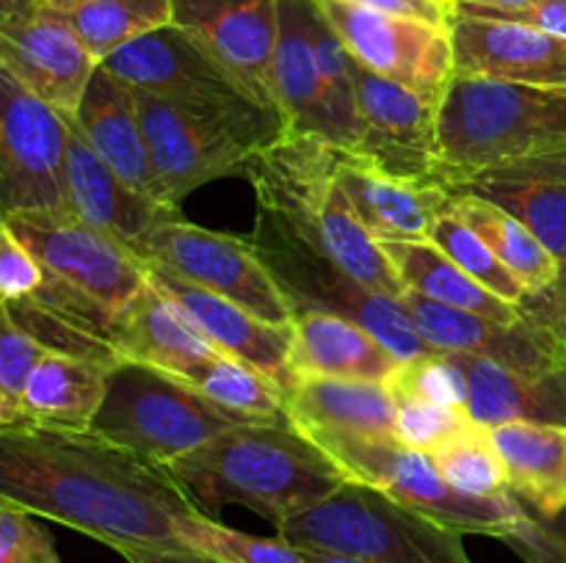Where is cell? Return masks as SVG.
<instances>
[{
	"instance_id": "obj_1",
	"label": "cell",
	"mask_w": 566,
	"mask_h": 563,
	"mask_svg": "<svg viewBox=\"0 0 566 563\" xmlns=\"http://www.w3.org/2000/svg\"><path fill=\"white\" fill-rule=\"evenodd\" d=\"M0 502L125 546L180 550V524L199 508L169 469L92 431L0 425Z\"/></svg>"
},
{
	"instance_id": "obj_2",
	"label": "cell",
	"mask_w": 566,
	"mask_h": 563,
	"mask_svg": "<svg viewBox=\"0 0 566 563\" xmlns=\"http://www.w3.org/2000/svg\"><path fill=\"white\" fill-rule=\"evenodd\" d=\"M202 513L252 508L274 528L346 484L343 469L310 436L282 423H249L164 464Z\"/></svg>"
},
{
	"instance_id": "obj_3",
	"label": "cell",
	"mask_w": 566,
	"mask_h": 563,
	"mask_svg": "<svg viewBox=\"0 0 566 563\" xmlns=\"http://www.w3.org/2000/svg\"><path fill=\"white\" fill-rule=\"evenodd\" d=\"M337 163L340 149L324 138L282 132L249 158L241 174L252 182L258 210L282 221L359 285L401 301L407 287L379 241L354 213L337 180Z\"/></svg>"
},
{
	"instance_id": "obj_4",
	"label": "cell",
	"mask_w": 566,
	"mask_h": 563,
	"mask_svg": "<svg viewBox=\"0 0 566 563\" xmlns=\"http://www.w3.org/2000/svg\"><path fill=\"white\" fill-rule=\"evenodd\" d=\"M566 147V88L453 75L437 105V152L448 188Z\"/></svg>"
},
{
	"instance_id": "obj_5",
	"label": "cell",
	"mask_w": 566,
	"mask_h": 563,
	"mask_svg": "<svg viewBox=\"0 0 566 563\" xmlns=\"http://www.w3.org/2000/svg\"><path fill=\"white\" fill-rule=\"evenodd\" d=\"M276 535L302 550L370 563H473L462 533L354 480L282 522Z\"/></svg>"
},
{
	"instance_id": "obj_6",
	"label": "cell",
	"mask_w": 566,
	"mask_h": 563,
	"mask_svg": "<svg viewBox=\"0 0 566 563\" xmlns=\"http://www.w3.org/2000/svg\"><path fill=\"white\" fill-rule=\"evenodd\" d=\"M249 423L260 419L219 406L177 375L122 359L108 370L105 401L88 431L149 461L169 464Z\"/></svg>"
},
{
	"instance_id": "obj_7",
	"label": "cell",
	"mask_w": 566,
	"mask_h": 563,
	"mask_svg": "<svg viewBox=\"0 0 566 563\" xmlns=\"http://www.w3.org/2000/svg\"><path fill=\"white\" fill-rule=\"evenodd\" d=\"M315 445L354 484L370 486L390 500L423 513L453 533L506 539L528 511L506 491L497 497H470L446 484L431 456L398 445L392 436H313Z\"/></svg>"
},
{
	"instance_id": "obj_8",
	"label": "cell",
	"mask_w": 566,
	"mask_h": 563,
	"mask_svg": "<svg viewBox=\"0 0 566 563\" xmlns=\"http://www.w3.org/2000/svg\"><path fill=\"white\" fill-rule=\"evenodd\" d=\"M99 66L119 77L125 86L142 88L180 108L221 121L258 152L285 132L276 110L254 103L216 61H210L175 25L144 33L136 42L125 44L99 61Z\"/></svg>"
},
{
	"instance_id": "obj_9",
	"label": "cell",
	"mask_w": 566,
	"mask_h": 563,
	"mask_svg": "<svg viewBox=\"0 0 566 563\" xmlns=\"http://www.w3.org/2000/svg\"><path fill=\"white\" fill-rule=\"evenodd\" d=\"M247 243L263 259L269 274L291 301L293 312L313 309V312H329L354 320L368 329L398 362L434 353V348L418 334L398 298L359 285L340 265L293 235L282 221H276L265 210H258L254 230Z\"/></svg>"
},
{
	"instance_id": "obj_10",
	"label": "cell",
	"mask_w": 566,
	"mask_h": 563,
	"mask_svg": "<svg viewBox=\"0 0 566 563\" xmlns=\"http://www.w3.org/2000/svg\"><path fill=\"white\" fill-rule=\"evenodd\" d=\"M133 254L238 304L265 323L291 326L296 318L263 259L241 237L169 215L136 243Z\"/></svg>"
},
{
	"instance_id": "obj_11",
	"label": "cell",
	"mask_w": 566,
	"mask_h": 563,
	"mask_svg": "<svg viewBox=\"0 0 566 563\" xmlns=\"http://www.w3.org/2000/svg\"><path fill=\"white\" fill-rule=\"evenodd\" d=\"M66 116L0 66V215H70Z\"/></svg>"
},
{
	"instance_id": "obj_12",
	"label": "cell",
	"mask_w": 566,
	"mask_h": 563,
	"mask_svg": "<svg viewBox=\"0 0 566 563\" xmlns=\"http://www.w3.org/2000/svg\"><path fill=\"white\" fill-rule=\"evenodd\" d=\"M363 138L352 149L354 160L392 180L415 185H442L437 152V105L412 88L365 70L352 59Z\"/></svg>"
},
{
	"instance_id": "obj_13",
	"label": "cell",
	"mask_w": 566,
	"mask_h": 563,
	"mask_svg": "<svg viewBox=\"0 0 566 563\" xmlns=\"http://www.w3.org/2000/svg\"><path fill=\"white\" fill-rule=\"evenodd\" d=\"M6 221L50 274L81 290L116 320L147 287L144 259L75 215L25 213L6 215Z\"/></svg>"
},
{
	"instance_id": "obj_14",
	"label": "cell",
	"mask_w": 566,
	"mask_h": 563,
	"mask_svg": "<svg viewBox=\"0 0 566 563\" xmlns=\"http://www.w3.org/2000/svg\"><path fill=\"white\" fill-rule=\"evenodd\" d=\"M315 3L357 64L426 97H442L453 77L451 28L381 14L346 0Z\"/></svg>"
},
{
	"instance_id": "obj_15",
	"label": "cell",
	"mask_w": 566,
	"mask_h": 563,
	"mask_svg": "<svg viewBox=\"0 0 566 563\" xmlns=\"http://www.w3.org/2000/svg\"><path fill=\"white\" fill-rule=\"evenodd\" d=\"M130 92L136 97L155 177L169 208L180 210L182 199L205 182L241 174L249 158L258 155V149L210 116L180 108L142 88Z\"/></svg>"
},
{
	"instance_id": "obj_16",
	"label": "cell",
	"mask_w": 566,
	"mask_h": 563,
	"mask_svg": "<svg viewBox=\"0 0 566 563\" xmlns=\"http://www.w3.org/2000/svg\"><path fill=\"white\" fill-rule=\"evenodd\" d=\"M171 25L186 33L254 103L276 110L271 94L280 6L276 0H171Z\"/></svg>"
},
{
	"instance_id": "obj_17",
	"label": "cell",
	"mask_w": 566,
	"mask_h": 563,
	"mask_svg": "<svg viewBox=\"0 0 566 563\" xmlns=\"http://www.w3.org/2000/svg\"><path fill=\"white\" fill-rule=\"evenodd\" d=\"M0 66L72 119L99 64L59 9L31 0L0 17Z\"/></svg>"
},
{
	"instance_id": "obj_18",
	"label": "cell",
	"mask_w": 566,
	"mask_h": 563,
	"mask_svg": "<svg viewBox=\"0 0 566 563\" xmlns=\"http://www.w3.org/2000/svg\"><path fill=\"white\" fill-rule=\"evenodd\" d=\"M418 334L440 353H473L523 373H556L566 368L556 340L523 312L520 323H497L407 290L401 298ZM523 309V307H520Z\"/></svg>"
},
{
	"instance_id": "obj_19",
	"label": "cell",
	"mask_w": 566,
	"mask_h": 563,
	"mask_svg": "<svg viewBox=\"0 0 566 563\" xmlns=\"http://www.w3.org/2000/svg\"><path fill=\"white\" fill-rule=\"evenodd\" d=\"M144 268H147L149 285L166 301L175 304L221 353L241 359L243 364L269 375L271 381L282 386V392L296 384V379L287 370V353H291L293 342L291 326L265 323L238 304L193 285V282L180 279V276L155 263H144Z\"/></svg>"
},
{
	"instance_id": "obj_20",
	"label": "cell",
	"mask_w": 566,
	"mask_h": 563,
	"mask_svg": "<svg viewBox=\"0 0 566 563\" xmlns=\"http://www.w3.org/2000/svg\"><path fill=\"white\" fill-rule=\"evenodd\" d=\"M453 75L566 88V39L506 20L453 14Z\"/></svg>"
},
{
	"instance_id": "obj_21",
	"label": "cell",
	"mask_w": 566,
	"mask_h": 563,
	"mask_svg": "<svg viewBox=\"0 0 566 563\" xmlns=\"http://www.w3.org/2000/svg\"><path fill=\"white\" fill-rule=\"evenodd\" d=\"M64 182L70 215H75L92 230L114 237L130 252L155 224L177 215V210L142 196L122 177H116L108 163L88 147L72 119H66Z\"/></svg>"
},
{
	"instance_id": "obj_22",
	"label": "cell",
	"mask_w": 566,
	"mask_h": 563,
	"mask_svg": "<svg viewBox=\"0 0 566 563\" xmlns=\"http://www.w3.org/2000/svg\"><path fill=\"white\" fill-rule=\"evenodd\" d=\"M72 121L88 141V147L108 163V169L116 177H122L142 196L169 208L158 177H155L130 86H125L119 77L97 66Z\"/></svg>"
},
{
	"instance_id": "obj_23",
	"label": "cell",
	"mask_w": 566,
	"mask_h": 563,
	"mask_svg": "<svg viewBox=\"0 0 566 563\" xmlns=\"http://www.w3.org/2000/svg\"><path fill=\"white\" fill-rule=\"evenodd\" d=\"M451 191H470L523 221L566 263V147L492 166Z\"/></svg>"
},
{
	"instance_id": "obj_24",
	"label": "cell",
	"mask_w": 566,
	"mask_h": 563,
	"mask_svg": "<svg viewBox=\"0 0 566 563\" xmlns=\"http://www.w3.org/2000/svg\"><path fill=\"white\" fill-rule=\"evenodd\" d=\"M448 357L468 381L464 412L481 428L506 423L566 425V368L536 375L473 353Z\"/></svg>"
},
{
	"instance_id": "obj_25",
	"label": "cell",
	"mask_w": 566,
	"mask_h": 563,
	"mask_svg": "<svg viewBox=\"0 0 566 563\" xmlns=\"http://www.w3.org/2000/svg\"><path fill=\"white\" fill-rule=\"evenodd\" d=\"M114 346L125 362L149 364L182 381H191L205 364L227 357L149 282L116 320Z\"/></svg>"
},
{
	"instance_id": "obj_26",
	"label": "cell",
	"mask_w": 566,
	"mask_h": 563,
	"mask_svg": "<svg viewBox=\"0 0 566 563\" xmlns=\"http://www.w3.org/2000/svg\"><path fill=\"white\" fill-rule=\"evenodd\" d=\"M287 370L293 379H346L387 384L398 359L354 320L329 312H296Z\"/></svg>"
},
{
	"instance_id": "obj_27",
	"label": "cell",
	"mask_w": 566,
	"mask_h": 563,
	"mask_svg": "<svg viewBox=\"0 0 566 563\" xmlns=\"http://www.w3.org/2000/svg\"><path fill=\"white\" fill-rule=\"evenodd\" d=\"M337 180L376 241H429L431 226L451 204V188L415 185L368 169L340 152Z\"/></svg>"
},
{
	"instance_id": "obj_28",
	"label": "cell",
	"mask_w": 566,
	"mask_h": 563,
	"mask_svg": "<svg viewBox=\"0 0 566 563\" xmlns=\"http://www.w3.org/2000/svg\"><path fill=\"white\" fill-rule=\"evenodd\" d=\"M285 419L304 436H392L396 401L385 384L298 379L285 392Z\"/></svg>"
},
{
	"instance_id": "obj_29",
	"label": "cell",
	"mask_w": 566,
	"mask_h": 563,
	"mask_svg": "<svg viewBox=\"0 0 566 563\" xmlns=\"http://www.w3.org/2000/svg\"><path fill=\"white\" fill-rule=\"evenodd\" d=\"M509 491L534 508V517L553 522L566 508V425L506 423L490 428Z\"/></svg>"
},
{
	"instance_id": "obj_30",
	"label": "cell",
	"mask_w": 566,
	"mask_h": 563,
	"mask_svg": "<svg viewBox=\"0 0 566 563\" xmlns=\"http://www.w3.org/2000/svg\"><path fill=\"white\" fill-rule=\"evenodd\" d=\"M280 33H276L274 64H271V94L285 132L324 138L318 64L310 39V9L313 0H276ZM329 144V141H326Z\"/></svg>"
},
{
	"instance_id": "obj_31",
	"label": "cell",
	"mask_w": 566,
	"mask_h": 563,
	"mask_svg": "<svg viewBox=\"0 0 566 563\" xmlns=\"http://www.w3.org/2000/svg\"><path fill=\"white\" fill-rule=\"evenodd\" d=\"M108 370V364L94 359L44 351L20 392L28 423L88 431L105 401Z\"/></svg>"
},
{
	"instance_id": "obj_32",
	"label": "cell",
	"mask_w": 566,
	"mask_h": 563,
	"mask_svg": "<svg viewBox=\"0 0 566 563\" xmlns=\"http://www.w3.org/2000/svg\"><path fill=\"white\" fill-rule=\"evenodd\" d=\"M396 274L401 276L407 290L420 293L431 301L464 309V312L484 315L497 323H520L523 309L517 304L503 301L484 285L470 279L442 248L431 241H379Z\"/></svg>"
},
{
	"instance_id": "obj_33",
	"label": "cell",
	"mask_w": 566,
	"mask_h": 563,
	"mask_svg": "<svg viewBox=\"0 0 566 563\" xmlns=\"http://www.w3.org/2000/svg\"><path fill=\"white\" fill-rule=\"evenodd\" d=\"M448 208L523 282L528 296L556 285L558 276H562V263L523 221L514 219L512 213L497 208L490 199L470 191H453Z\"/></svg>"
},
{
	"instance_id": "obj_34",
	"label": "cell",
	"mask_w": 566,
	"mask_h": 563,
	"mask_svg": "<svg viewBox=\"0 0 566 563\" xmlns=\"http://www.w3.org/2000/svg\"><path fill=\"white\" fill-rule=\"evenodd\" d=\"M310 39H313L315 64H318L324 141H329L340 152H352L359 144V138H363L357 88H354L352 77V55L343 47L335 28L321 14L315 0L313 9H310Z\"/></svg>"
},
{
	"instance_id": "obj_35",
	"label": "cell",
	"mask_w": 566,
	"mask_h": 563,
	"mask_svg": "<svg viewBox=\"0 0 566 563\" xmlns=\"http://www.w3.org/2000/svg\"><path fill=\"white\" fill-rule=\"evenodd\" d=\"M61 17L99 64L144 33L171 25V0H86Z\"/></svg>"
},
{
	"instance_id": "obj_36",
	"label": "cell",
	"mask_w": 566,
	"mask_h": 563,
	"mask_svg": "<svg viewBox=\"0 0 566 563\" xmlns=\"http://www.w3.org/2000/svg\"><path fill=\"white\" fill-rule=\"evenodd\" d=\"M188 384L197 386L202 395H208L219 406L243 414V417L260 419V423H282L285 419L282 386L260 370L243 364L241 359L219 357L216 362L205 364Z\"/></svg>"
},
{
	"instance_id": "obj_37",
	"label": "cell",
	"mask_w": 566,
	"mask_h": 563,
	"mask_svg": "<svg viewBox=\"0 0 566 563\" xmlns=\"http://www.w3.org/2000/svg\"><path fill=\"white\" fill-rule=\"evenodd\" d=\"M180 541L188 550L216 557L224 563H310L304 550L285 539H265V535L243 533L227 528L219 519L197 511L180 524Z\"/></svg>"
},
{
	"instance_id": "obj_38",
	"label": "cell",
	"mask_w": 566,
	"mask_h": 563,
	"mask_svg": "<svg viewBox=\"0 0 566 563\" xmlns=\"http://www.w3.org/2000/svg\"><path fill=\"white\" fill-rule=\"evenodd\" d=\"M429 241L434 243L437 248H442L470 279L484 285L486 290L501 296L503 301L517 304L520 307V304L528 298V290L523 287V282H520L517 276L486 248V243L481 241L470 226H464L462 221L451 213V208L434 221Z\"/></svg>"
},
{
	"instance_id": "obj_39",
	"label": "cell",
	"mask_w": 566,
	"mask_h": 563,
	"mask_svg": "<svg viewBox=\"0 0 566 563\" xmlns=\"http://www.w3.org/2000/svg\"><path fill=\"white\" fill-rule=\"evenodd\" d=\"M434 467L448 486L470 497H497L509 491L506 467H503L490 431L479 428L457 445L431 456Z\"/></svg>"
},
{
	"instance_id": "obj_40",
	"label": "cell",
	"mask_w": 566,
	"mask_h": 563,
	"mask_svg": "<svg viewBox=\"0 0 566 563\" xmlns=\"http://www.w3.org/2000/svg\"><path fill=\"white\" fill-rule=\"evenodd\" d=\"M387 392L396 403H434V406L464 408L468 406V381L448 353H426V357L398 362L387 379Z\"/></svg>"
},
{
	"instance_id": "obj_41",
	"label": "cell",
	"mask_w": 566,
	"mask_h": 563,
	"mask_svg": "<svg viewBox=\"0 0 566 563\" xmlns=\"http://www.w3.org/2000/svg\"><path fill=\"white\" fill-rule=\"evenodd\" d=\"M479 428L481 425H475L464 408L434 406V403H396L392 439L409 450L434 456Z\"/></svg>"
},
{
	"instance_id": "obj_42",
	"label": "cell",
	"mask_w": 566,
	"mask_h": 563,
	"mask_svg": "<svg viewBox=\"0 0 566 563\" xmlns=\"http://www.w3.org/2000/svg\"><path fill=\"white\" fill-rule=\"evenodd\" d=\"M0 563H61L48 528L9 502H0Z\"/></svg>"
},
{
	"instance_id": "obj_43",
	"label": "cell",
	"mask_w": 566,
	"mask_h": 563,
	"mask_svg": "<svg viewBox=\"0 0 566 563\" xmlns=\"http://www.w3.org/2000/svg\"><path fill=\"white\" fill-rule=\"evenodd\" d=\"M44 265L0 215V301H25L44 285Z\"/></svg>"
},
{
	"instance_id": "obj_44",
	"label": "cell",
	"mask_w": 566,
	"mask_h": 563,
	"mask_svg": "<svg viewBox=\"0 0 566 563\" xmlns=\"http://www.w3.org/2000/svg\"><path fill=\"white\" fill-rule=\"evenodd\" d=\"M44 348L17 323L9 304L0 301V386L20 401L22 384Z\"/></svg>"
},
{
	"instance_id": "obj_45",
	"label": "cell",
	"mask_w": 566,
	"mask_h": 563,
	"mask_svg": "<svg viewBox=\"0 0 566 563\" xmlns=\"http://www.w3.org/2000/svg\"><path fill=\"white\" fill-rule=\"evenodd\" d=\"M453 14L520 22V25H528V28H536V31L551 33V36L566 39V0H536L534 6H525V9H517V11H495V9H481V6L453 3Z\"/></svg>"
},
{
	"instance_id": "obj_46",
	"label": "cell",
	"mask_w": 566,
	"mask_h": 563,
	"mask_svg": "<svg viewBox=\"0 0 566 563\" xmlns=\"http://www.w3.org/2000/svg\"><path fill=\"white\" fill-rule=\"evenodd\" d=\"M503 541L525 563H566V544L534 513H528Z\"/></svg>"
},
{
	"instance_id": "obj_47",
	"label": "cell",
	"mask_w": 566,
	"mask_h": 563,
	"mask_svg": "<svg viewBox=\"0 0 566 563\" xmlns=\"http://www.w3.org/2000/svg\"><path fill=\"white\" fill-rule=\"evenodd\" d=\"M346 3L381 11V14L412 17V20H423L442 28H451L453 20V3H448V0H346Z\"/></svg>"
},
{
	"instance_id": "obj_48",
	"label": "cell",
	"mask_w": 566,
	"mask_h": 563,
	"mask_svg": "<svg viewBox=\"0 0 566 563\" xmlns=\"http://www.w3.org/2000/svg\"><path fill=\"white\" fill-rule=\"evenodd\" d=\"M520 307L556 340L558 351L566 359V296H558L553 287H547L542 293H531Z\"/></svg>"
},
{
	"instance_id": "obj_49",
	"label": "cell",
	"mask_w": 566,
	"mask_h": 563,
	"mask_svg": "<svg viewBox=\"0 0 566 563\" xmlns=\"http://www.w3.org/2000/svg\"><path fill=\"white\" fill-rule=\"evenodd\" d=\"M119 555L125 557L127 563H224L216 561V557L202 555L197 550H188V546H180V550H155V546H125L119 550Z\"/></svg>"
},
{
	"instance_id": "obj_50",
	"label": "cell",
	"mask_w": 566,
	"mask_h": 563,
	"mask_svg": "<svg viewBox=\"0 0 566 563\" xmlns=\"http://www.w3.org/2000/svg\"><path fill=\"white\" fill-rule=\"evenodd\" d=\"M11 423H28V417L25 412H22L20 401L0 386V425H11Z\"/></svg>"
},
{
	"instance_id": "obj_51",
	"label": "cell",
	"mask_w": 566,
	"mask_h": 563,
	"mask_svg": "<svg viewBox=\"0 0 566 563\" xmlns=\"http://www.w3.org/2000/svg\"><path fill=\"white\" fill-rule=\"evenodd\" d=\"M453 3L481 6V9H495V11H517V9H525V6H534L536 0H453Z\"/></svg>"
},
{
	"instance_id": "obj_52",
	"label": "cell",
	"mask_w": 566,
	"mask_h": 563,
	"mask_svg": "<svg viewBox=\"0 0 566 563\" xmlns=\"http://www.w3.org/2000/svg\"><path fill=\"white\" fill-rule=\"evenodd\" d=\"M302 550V546H298ZM310 563H370V561H359V557H343V555H332V552H318V550H304Z\"/></svg>"
},
{
	"instance_id": "obj_53",
	"label": "cell",
	"mask_w": 566,
	"mask_h": 563,
	"mask_svg": "<svg viewBox=\"0 0 566 563\" xmlns=\"http://www.w3.org/2000/svg\"><path fill=\"white\" fill-rule=\"evenodd\" d=\"M545 524L553 530V533L558 535V539L564 541V544H566V508H564L562 513H558L556 519H553V522H545Z\"/></svg>"
},
{
	"instance_id": "obj_54",
	"label": "cell",
	"mask_w": 566,
	"mask_h": 563,
	"mask_svg": "<svg viewBox=\"0 0 566 563\" xmlns=\"http://www.w3.org/2000/svg\"><path fill=\"white\" fill-rule=\"evenodd\" d=\"M39 3H44V6H50V9H72V6H81V3H86V0H39Z\"/></svg>"
},
{
	"instance_id": "obj_55",
	"label": "cell",
	"mask_w": 566,
	"mask_h": 563,
	"mask_svg": "<svg viewBox=\"0 0 566 563\" xmlns=\"http://www.w3.org/2000/svg\"><path fill=\"white\" fill-rule=\"evenodd\" d=\"M25 3H31V0H0V17L9 14V11H14V9H20V6H25Z\"/></svg>"
},
{
	"instance_id": "obj_56",
	"label": "cell",
	"mask_w": 566,
	"mask_h": 563,
	"mask_svg": "<svg viewBox=\"0 0 566 563\" xmlns=\"http://www.w3.org/2000/svg\"><path fill=\"white\" fill-rule=\"evenodd\" d=\"M553 290H556L558 296H566V263L562 265V276H558V282L553 285Z\"/></svg>"
}]
</instances>
